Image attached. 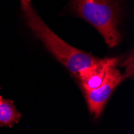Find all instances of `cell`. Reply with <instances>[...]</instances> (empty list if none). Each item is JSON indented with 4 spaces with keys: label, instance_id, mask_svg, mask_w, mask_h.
<instances>
[{
    "label": "cell",
    "instance_id": "1",
    "mask_svg": "<svg viewBox=\"0 0 134 134\" xmlns=\"http://www.w3.org/2000/svg\"><path fill=\"white\" fill-rule=\"evenodd\" d=\"M27 25L53 55L71 73L77 75L81 70L96 64L100 59L73 47L52 31L34 10L31 3L21 5Z\"/></svg>",
    "mask_w": 134,
    "mask_h": 134
},
{
    "label": "cell",
    "instance_id": "2",
    "mask_svg": "<svg viewBox=\"0 0 134 134\" xmlns=\"http://www.w3.org/2000/svg\"><path fill=\"white\" fill-rule=\"evenodd\" d=\"M70 6L100 33L109 47L120 43L118 23L121 9L118 0H71Z\"/></svg>",
    "mask_w": 134,
    "mask_h": 134
},
{
    "label": "cell",
    "instance_id": "3",
    "mask_svg": "<svg viewBox=\"0 0 134 134\" xmlns=\"http://www.w3.org/2000/svg\"><path fill=\"white\" fill-rule=\"evenodd\" d=\"M116 64L117 63L110 67L104 81L98 88L83 91L89 111L96 118L101 115L104 108L115 88L126 78L125 75L120 74L116 68Z\"/></svg>",
    "mask_w": 134,
    "mask_h": 134
},
{
    "label": "cell",
    "instance_id": "4",
    "mask_svg": "<svg viewBox=\"0 0 134 134\" xmlns=\"http://www.w3.org/2000/svg\"><path fill=\"white\" fill-rule=\"evenodd\" d=\"M116 63H118L116 58L100 59L93 65L79 71L76 76L80 81L83 90H92L98 88L104 81L108 69Z\"/></svg>",
    "mask_w": 134,
    "mask_h": 134
},
{
    "label": "cell",
    "instance_id": "5",
    "mask_svg": "<svg viewBox=\"0 0 134 134\" xmlns=\"http://www.w3.org/2000/svg\"><path fill=\"white\" fill-rule=\"evenodd\" d=\"M21 114L11 100L3 99L0 96V126L11 127L17 124Z\"/></svg>",
    "mask_w": 134,
    "mask_h": 134
},
{
    "label": "cell",
    "instance_id": "6",
    "mask_svg": "<svg viewBox=\"0 0 134 134\" xmlns=\"http://www.w3.org/2000/svg\"><path fill=\"white\" fill-rule=\"evenodd\" d=\"M21 5L26 4V3H31V0H20Z\"/></svg>",
    "mask_w": 134,
    "mask_h": 134
}]
</instances>
